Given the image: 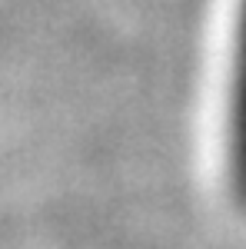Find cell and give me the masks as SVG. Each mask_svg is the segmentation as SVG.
I'll return each mask as SVG.
<instances>
[{
    "label": "cell",
    "instance_id": "1",
    "mask_svg": "<svg viewBox=\"0 0 246 249\" xmlns=\"http://www.w3.org/2000/svg\"><path fill=\"white\" fill-rule=\"evenodd\" d=\"M229 173H233L236 196L246 203V0H243V14H240L233 107H229Z\"/></svg>",
    "mask_w": 246,
    "mask_h": 249
}]
</instances>
